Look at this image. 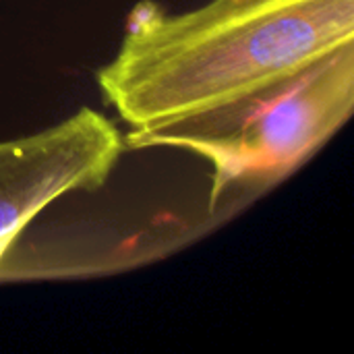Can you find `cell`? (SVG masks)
I'll list each match as a JSON object with an SVG mask.
<instances>
[{"instance_id": "1", "label": "cell", "mask_w": 354, "mask_h": 354, "mask_svg": "<svg viewBox=\"0 0 354 354\" xmlns=\"http://www.w3.org/2000/svg\"><path fill=\"white\" fill-rule=\"evenodd\" d=\"M353 39L354 0H212L180 15L143 0L95 81L141 131L232 102Z\"/></svg>"}, {"instance_id": "2", "label": "cell", "mask_w": 354, "mask_h": 354, "mask_svg": "<svg viewBox=\"0 0 354 354\" xmlns=\"http://www.w3.org/2000/svg\"><path fill=\"white\" fill-rule=\"evenodd\" d=\"M354 39L309 66L212 110L129 131L124 147H174L212 166L209 209L257 195L309 162L353 116Z\"/></svg>"}, {"instance_id": "3", "label": "cell", "mask_w": 354, "mask_h": 354, "mask_svg": "<svg viewBox=\"0 0 354 354\" xmlns=\"http://www.w3.org/2000/svg\"><path fill=\"white\" fill-rule=\"evenodd\" d=\"M124 149L120 131L89 108L44 131L0 141V266L46 207L64 195L102 189Z\"/></svg>"}]
</instances>
